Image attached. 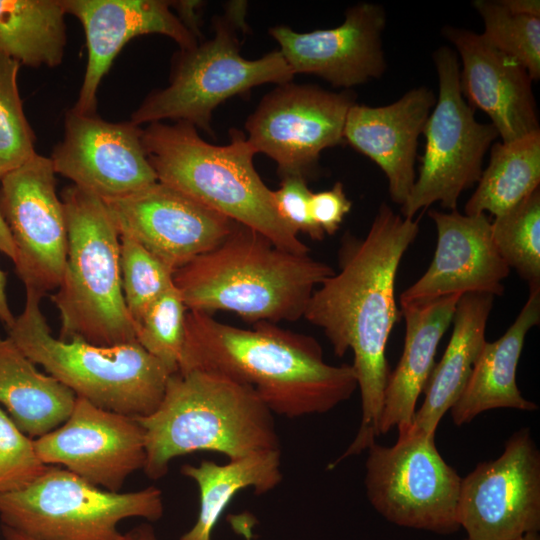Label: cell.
I'll list each match as a JSON object with an SVG mask.
<instances>
[{
	"label": "cell",
	"instance_id": "13",
	"mask_svg": "<svg viewBox=\"0 0 540 540\" xmlns=\"http://www.w3.org/2000/svg\"><path fill=\"white\" fill-rule=\"evenodd\" d=\"M457 521L469 540H517L540 530V451L530 429L461 479Z\"/></svg>",
	"mask_w": 540,
	"mask_h": 540
},
{
	"label": "cell",
	"instance_id": "24",
	"mask_svg": "<svg viewBox=\"0 0 540 540\" xmlns=\"http://www.w3.org/2000/svg\"><path fill=\"white\" fill-rule=\"evenodd\" d=\"M539 322L540 288H529L524 306L507 331L499 339L484 343L465 388L449 410L456 426L492 409H538L537 404L522 396L516 383V370L525 338Z\"/></svg>",
	"mask_w": 540,
	"mask_h": 540
},
{
	"label": "cell",
	"instance_id": "11",
	"mask_svg": "<svg viewBox=\"0 0 540 540\" xmlns=\"http://www.w3.org/2000/svg\"><path fill=\"white\" fill-rule=\"evenodd\" d=\"M438 76V98L423 129L424 153L419 174L401 207L402 216L414 218L434 203L456 210L463 191L478 182L484 157L499 137L491 123L476 120L459 82L456 52L441 46L432 54Z\"/></svg>",
	"mask_w": 540,
	"mask_h": 540
},
{
	"label": "cell",
	"instance_id": "27",
	"mask_svg": "<svg viewBox=\"0 0 540 540\" xmlns=\"http://www.w3.org/2000/svg\"><path fill=\"white\" fill-rule=\"evenodd\" d=\"M181 473L196 483L200 507L196 522L179 540H212L221 515L238 492L252 488L263 495L279 485L281 452L263 450L222 465L203 460L197 466L183 465Z\"/></svg>",
	"mask_w": 540,
	"mask_h": 540
},
{
	"label": "cell",
	"instance_id": "1",
	"mask_svg": "<svg viewBox=\"0 0 540 540\" xmlns=\"http://www.w3.org/2000/svg\"><path fill=\"white\" fill-rule=\"evenodd\" d=\"M419 222L420 217H403L382 203L365 237L345 236L339 271L322 281L306 306L303 317L323 330L334 354L342 357L350 350L354 356L351 365L360 390L361 423L335 464L367 450L380 435L391 372L386 346L401 315L395 280L403 255L418 235Z\"/></svg>",
	"mask_w": 540,
	"mask_h": 540
},
{
	"label": "cell",
	"instance_id": "16",
	"mask_svg": "<svg viewBox=\"0 0 540 540\" xmlns=\"http://www.w3.org/2000/svg\"><path fill=\"white\" fill-rule=\"evenodd\" d=\"M46 465H61L104 490L119 492L126 479L144 468L145 433L136 418L100 408L77 397L68 419L34 439Z\"/></svg>",
	"mask_w": 540,
	"mask_h": 540
},
{
	"label": "cell",
	"instance_id": "6",
	"mask_svg": "<svg viewBox=\"0 0 540 540\" xmlns=\"http://www.w3.org/2000/svg\"><path fill=\"white\" fill-rule=\"evenodd\" d=\"M61 200L67 254L51 296L60 316V339L99 346L137 342L122 292L120 236L104 200L73 184Z\"/></svg>",
	"mask_w": 540,
	"mask_h": 540
},
{
	"label": "cell",
	"instance_id": "32",
	"mask_svg": "<svg viewBox=\"0 0 540 540\" xmlns=\"http://www.w3.org/2000/svg\"><path fill=\"white\" fill-rule=\"evenodd\" d=\"M20 67L15 60L0 54V178L37 154L36 136L18 89Z\"/></svg>",
	"mask_w": 540,
	"mask_h": 540
},
{
	"label": "cell",
	"instance_id": "7",
	"mask_svg": "<svg viewBox=\"0 0 540 540\" xmlns=\"http://www.w3.org/2000/svg\"><path fill=\"white\" fill-rule=\"evenodd\" d=\"M42 296L26 290L21 314L8 338L76 397L116 413L144 417L160 404L169 370L138 342L99 346L51 334L40 309Z\"/></svg>",
	"mask_w": 540,
	"mask_h": 540
},
{
	"label": "cell",
	"instance_id": "22",
	"mask_svg": "<svg viewBox=\"0 0 540 540\" xmlns=\"http://www.w3.org/2000/svg\"><path fill=\"white\" fill-rule=\"evenodd\" d=\"M435 102L433 91L419 86L385 106L355 103L346 117L344 140L381 168L391 200L401 207L416 180L418 140Z\"/></svg>",
	"mask_w": 540,
	"mask_h": 540
},
{
	"label": "cell",
	"instance_id": "8",
	"mask_svg": "<svg viewBox=\"0 0 540 540\" xmlns=\"http://www.w3.org/2000/svg\"><path fill=\"white\" fill-rule=\"evenodd\" d=\"M163 513L162 492L154 486L112 492L52 465L28 486L0 494L2 525L34 540H120L122 520L157 521Z\"/></svg>",
	"mask_w": 540,
	"mask_h": 540
},
{
	"label": "cell",
	"instance_id": "35",
	"mask_svg": "<svg viewBox=\"0 0 540 540\" xmlns=\"http://www.w3.org/2000/svg\"><path fill=\"white\" fill-rule=\"evenodd\" d=\"M48 466L37 455L34 439L21 432L0 408V494L28 486Z\"/></svg>",
	"mask_w": 540,
	"mask_h": 540
},
{
	"label": "cell",
	"instance_id": "28",
	"mask_svg": "<svg viewBox=\"0 0 540 540\" xmlns=\"http://www.w3.org/2000/svg\"><path fill=\"white\" fill-rule=\"evenodd\" d=\"M65 15L62 0H0V54L32 68L60 65Z\"/></svg>",
	"mask_w": 540,
	"mask_h": 540
},
{
	"label": "cell",
	"instance_id": "41",
	"mask_svg": "<svg viewBox=\"0 0 540 540\" xmlns=\"http://www.w3.org/2000/svg\"><path fill=\"white\" fill-rule=\"evenodd\" d=\"M0 252L9 257L12 261L15 259V246L9 231V228L0 213Z\"/></svg>",
	"mask_w": 540,
	"mask_h": 540
},
{
	"label": "cell",
	"instance_id": "31",
	"mask_svg": "<svg viewBox=\"0 0 540 540\" xmlns=\"http://www.w3.org/2000/svg\"><path fill=\"white\" fill-rule=\"evenodd\" d=\"M484 23L483 37L522 64L531 79L540 78V18L509 11L501 1L474 0Z\"/></svg>",
	"mask_w": 540,
	"mask_h": 540
},
{
	"label": "cell",
	"instance_id": "20",
	"mask_svg": "<svg viewBox=\"0 0 540 540\" xmlns=\"http://www.w3.org/2000/svg\"><path fill=\"white\" fill-rule=\"evenodd\" d=\"M66 14L83 26L88 60L79 96L73 109L94 114L97 91L114 58L133 38L162 34L173 39L180 50L196 47L198 39L163 0H62Z\"/></svg>",
	"mask_w": 540,
	"mask_h": 540
},
{
	"label": "cell",
	"instance_id": "4",
	"mask_svg": "<svg viewBox=\"0 0 540 540\" xmlns=\"http://www.w3.org/2000/svg\"><path fill=\"white\" fill-rule=\"evenodd\" d=\"M145 433V474L158 480L171 460L196 451L229 460L280 449L273 413L249 386L216 372L170 375L154 412L137 417Z\"/></svg>",
	"mask_w": 540,
	"mask_h": 540
},
{
	"label": "cell",
	"instance_id": "33",
	"mask_svg": "<svg viewBox=\"0 0 540 540\" xmlns=\"http://www.w3.org/2000/svg\"><path fill=\"white\" fill-rule=\"evenodd\" d=\"M120 236V271L127 310L136 325L171 286L174 272L127 235Z\"/></svg>",
	"mask_w": 540,
	"mask_h": 540
},
{
	"label": "cell",
	"instance_id": "2",
	"mask_svg": "<svg viewBox=\"0 0 540 540\" xmlns=\"http://www.w3.org/2000/svg\"><path fill=\"white\" fill-rule=\"evenodd\" d=\"M216 372L251 387L273 414L299 418L323 414L357 389L351 364L324 361L311 336L260 321L244 329L187 310L178 372Z\"/></svg>",
	"mask_w": 540,
	"mask_h": 540
},
{
	"label": "cell",
	"instance_id": "30",
	"mask_svg": "<svg viewBox=\"0 0 540 540\" xmlns=\"http://www.w3.org/2000/svg\"><path fill=\"white\" fill-rule=\"evenodd\" d=\"M494 244L529 288H540V190L491 222Z\"/></svg>",
	"mask_w": 540,
	"mask_h": 540
},
{
	"label": "cell",
	"instance_id": "5",
	"mask_svg": "<svg viewBox=\"0 0 540 540\" xmlns=\"http://www.w3.org/2000/svg\"><path fill=\"white\" fill-rule=\"evenodd\" d=\"M142 144L159 182L259 232L282 250L308 254L280 217L273 190L258 175L256 153L241 131H232L231 142L217 146L190 123L153 122L142 129Z\"/></svg>",
	"mask_w": 540,
	"mask_h": 540
},
{
	"label": "cell",
	"instance_id": "36",
	"mask_svg": "<svg viewBox=\"0 0 540 540\" xmlns=\"http://www.w3.org/2000/svg\"><path fill=\"white\" fill-rule=\"evenodd\" d=\"M312 192L307 180L300 177L282 179L273 191L276 209L284 222L297 234L302 232L314 240H322L325 233L313 221L309 202Z\"/></svg>",
	"mask_w": 540,
	"mask_h": 540
},
{
	"label": "cell",
	"instance_id": "44",
	"mask_svg": "<svg viewBox=\"0 0 540 540\" xmlns=\"http://www.w3.org/2000/svg\"><path fill=\"white\" fill-rule=\"evenodd\" d=\"M2 534L5 540H34L10 527L2 525Z\"/></svg>",
	"mask_w": 540,
	"mask_h": 540
},
{
	"label": "cell",
	"instance_id": "14",
	"mask_svg": "<svg viewBox=\"0 0 540 540\" xmlns=\"http://www.w3.org/2000/svg\"><path fill=\"white\" fill-rule=\"evenodd\" d=\"M0 213L11 233L13 263L26 290L42 297L56 290L66 263L67 226L49 157L37 153L0 178Z\"/></svg>",
	"mask_w": 540,
	"mask_h": 540
},
{
	"label": "cell",
	"instance_id": "25",
	"mask_svg": "<svg viewBox=\"0 0 540 540\" xmlns=\"http://www.w3.org/2000/svg\"><path fill=\"white\" fill-rule=\"evenodd\" d=\"M494 296L464 294L458 300L453 331L439 363L425 386V398L416 410L412 426L435 435L439 422L461 395L474 363L486 342L485 331Z\"/></svg>",
	"mask_w": 540,
	"mask_h": 540
},
{
	"label": "cell",
	"instance_id": "3",
	"mask_svg": "<svg viewBox=\"0 0 540 540\" xmlns=\"http://www.w3.org/2000/svg\"><path fill=\"white\" fill-rule=\"evenodd\" d=\"M334 273L309 254L282 250L236 222L218 246L175 271L173 283L187 310L276 323L303 317L316 287Z\"/></svg>",
	"mask_w": 540,
	"mask_h": 540
},
{
	"label": "cell",
	"instance_id": "38",
	"mask_svg": "<svg viewBox=\"0 0 540 540\" xmlns=\"http://www.w3.org/2000/svg\"><path fill=\"white\" fill-rule=\"evenodd\" d=\"M171 8L177 11V17L182 24L199 40V17L198 8L201 6L200 1H171Z\"/></svg>",
	"mask_w": 540,
	"mask_h": 540
},
{
	"label": "cell",
	"instance_id": "39",
	"mask_svg": "<svg viewBox=\"0 0 540 540\" xmlns=\"http://www.w3.org/2000/svg\"><path fill=\"white\" fill-rule=\"evenodd\" d=\"M511 12L540 18L539 0H501Z\"/></svg>",
	"mask_w": 540,
	"mask_h": 540
},
{
	"label": "cell",
	"instance_id": "34",
	"mask_svg": "<svg viewBox=\"0 0 540 540\" xmlns=\"http://www.w3.org/2000/svg\"><path fill=\"white\" fill-rule=\"evenodd\" d=\"M187 308L173 284L135 325L136 341L171 374L177 372L185 338Z\"/></svg>",
	"mask_w": 540,
	"mask_h": 540
},
{
	"label": "cell",
	"instance_id": "18",
	"mask_svg": "<svg viewBox=\"0 0 540 540\" xmlns=\"http://www.w3.org/2000/svg\"><path fill=\"white\" fill-rule=\"evenodd\" d=\"M386 12L375 3H359L334 28L299 33L288 26L269 30L291 71L317 75L334 87L351 88L381 77L387 64L382 48Z\"/></svg>",
	"mask_w": 540,
	"mask_h": 540
},
{
	"label": "cell",
	"instance_id": "40",
	"mask_svg": "<svg viewBox=\"0 0 540 540\" xmlns=\"http://www.w3.org/2000/svg\"><path fill=\"white\" fill-rule=\"evenodd\" d=\"M6 273L0 269V321L9 328L15 317L13 316L8 304L6 295Z\"/></svg>",
	"mask_w": 540,
	"mask_h": 540
},
{
	"label": "cell",
	"instance_id": "9",
	"mask_svg": "<svg viewBox=\"0 0 540 540\" xmlns=\"http://www.w3.org/2000/svg\"><path fill=\"white\" fill-rule=\"evenodd\" d=\"M293 76L279 50L256 60L243 58L234 26L218 19L214 37L175 55L169 85L151 92L130 121L138 126L183 121L211 133L212 113L222 102L255 86L288 83Z\"/></svg>",
	"mask_w": 540,
	"mask_h": 540
},
{
	"label": "cell",
	"instance_id": "43",
	"mask_svg": "<svg viewBox=\"0 0 540 540\" xmlns=\"http://www.w3.org/2000/svg\"><path fill=\"white\" fill-rule=\"evenodd\" d=\"M232 524L237 531L245 537L246 540H251L252 532L250 527L245 524L244 518L238 516L236 519L232 520Z\"/></svg>",
	"mask_w": 540,
	"mask_h": 540
},
{
	"label": "cell",
	"instance_id": "21",
	"mask_svg": "<svg viewBox=\"0 0 540 540\" xmlns=\"http://www.w3.org/2000/svg\"><path fill=\"white\" fill-rule=\"evenodd\" d=\"M442 34L461 60L464 99L488 115L502 142L540 130L533 80L522 64L469 29L445 26Z\"/></svg>",
	"mask_w": 540,
	"mask_h": 540
},
{
	"label": "cell",
	"instance_id": "19",
	"mask_svg": "<svg viewBox=\"0 0 540 540\" xmlns=\"http://www.w3.org/2000/svg\"><path fill=\"white\" fill-rule=\"evenodd\" d=\"M437 230L426 272L400 296V305L468 293L500 296L510 268L499 254L486 214L429 211Z\"/></svg>",
	"mask_w": 540,
	"mask_h": 540
},
{
	"label": "cell",
	"instance_id": "45",
	"mask_svg": "<svg viewBox=\"0 0 540 540\" xmlns=\"http://www.w3.org/2000/svg\"><path fill=\"white\" fill-rule=\"evenodd\" d=\"M465 540H469V539L466 538ZM517 540H540V537L538 533H530V534L524 535L523 537Z\"/></svg>",
	"mask_w": 540,
	"mask_h": 540
},
{
	"label": "cell",
	"instance_id": "15",
	"mask_svg": "<svg viewBox=\"0 0 540 540\" xmlns=\"http://www.w3.org/2000/svg\"><path fill=\"white\" fill-rule=\"evenodd\" d=\"M104 202L119 235L137 241L174 273L218 246L236 223L159 181Z\"/></svg>",
	"mask_w": 540,
	"mask_h": 540
},
{
	"label": "cell",
	"instance_id": "37",
	"mask_svg": "<svg viewBox=\"0 0 540 540\" xmlns=\"http://www.w3.org/2000/svg\"><path fill=\"white\" fill-rule=\"evenodd\" d=\"M352 203L347 198L343 184L336 182L332 188L313 193L310 197V214L316 225L329 235L340 227L344 217L350 212Z\"/></svg>",
	"mask_w": 540,
	"mask_h": 540
},
{
	"label": "cell",
	"instance_id": "23",
	"mask_svg": "<svg viewBox=\"0 0 540 540\" xmlns=\"http://www.w3.org/2000/svg\"><path fill=\"white\" fill-rule=\"evenodd\" d=\"M461 295L401 305L405 320L403 352L390 372L384 394L379 434L410 426L416 402L435 365L438 344L453 320Z\"/></svg>",
	"mask_w": 540,
	"mask_h": 540
},
{
	"label": "cell",
	"instance_id": "10",
	"mask_svg": "<svg viewBox=\"0 0 540 540\" xmlns=\"http://www.w3.org/2000/svg\"><path fill=\"white\" fill-rule=\"evenodd\" d=\"M367 451L366 496L383 518L441 535L460 529L457 504L462 478L438 452L435 435L411 424L398 429L394 445L375 441Z\"/></svg>",
	"mask_w": 540,
	"mask_h": 540
},
{
	"label": "cell",
	"instance_id": "12",
	"mask_svg": "<svg viewBox=\"0 0 540 540\" xmlns=\"http://www.w3.org/2000/svg\"><path fill=\"white\" fill-rule=\"evenodd\" d=\"M350 92L335 93L314 85L285 83L261 100L245 124L255 153L277 164L281 178L305 180L319 169L321 152L344 141Z\"/></svg>",
	"mask_w": 540,
	"mask_h": 540
},
{
	"label": "cell",
	"instance_id": "26",
	"mask_svg": "<svg viewBox=\"0 0 540 540\" xmlns=\"http://www.w3.org/2000/svg\"><path fill=\"white\" fill-rule=\"evenodd\" d=\"M76 398L40 372L11 339L0 338V404L21 432L37 439L53 431L68 419Z\"/></svg>",
	"mask_w": 540,
	"mask_h": 540
},
{
	"label": "cell",
	"instance_id": "42",
	"mask_svg": "<svg viewBox=\"0 0 540 540\" xmlns=\"http://www.w3.org/2000/svg\"><path fill=\"white\" fill-rule=\"evenodd\" d=\"M120 540H159L153 527L143 523L123 534Z\"/></svg>",
	"mask_w": 540,
	"mask_h": 540
},
{
	"label": "cell",
	"instance_id": "29",
	"mask_svg": "<svg viewBox=\"0 0 540 540\" xmlns=\"http://www.w3.org/2000/svg\"><path fill=\"white\" fill-rule=\"evenodd\" d=\"M490 148L488 166L466 202V215L500 216L539 189L540 130Z\"/></svg>",
	"mask_w": 540,
	"mask_h": 540
},
{
	"label": "cell",
	"instance_id": "17",
	"mask_svg": "<svg viewBox=\"0 0 540 540\" xmlns=\"http://www.w3.org/2000/svg\"><path fill=\"white\" fill-rule=\"evenodd\" d=\"M49 158L56 174L103 200L135 193L158 181L138 125L109 122L73 108L66 112L63 139Z\"/></svg>",
	"mask_w": 540,
	"mask_h": 540
}]
</instances>
